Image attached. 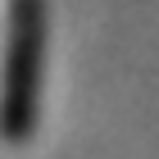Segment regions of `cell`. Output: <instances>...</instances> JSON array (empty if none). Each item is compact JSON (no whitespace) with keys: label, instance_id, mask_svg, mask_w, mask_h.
<instances>
[{"label":"cell","instance_id":"6da1fadb","mask_svg":"<svg viewBox=\"0 0 159 159\" xmlns=\"http://www.w3.org/2000/svg\"><path fill=\"white\" fill-rule=\"evenodd\" d=\"M37 77H41V5L14 0L9 32H5V59H0V132L9 141L27 136V127H32Z\"/></svg>","mask_w":159,"mask_h":159}]
</instances>
